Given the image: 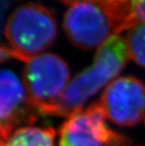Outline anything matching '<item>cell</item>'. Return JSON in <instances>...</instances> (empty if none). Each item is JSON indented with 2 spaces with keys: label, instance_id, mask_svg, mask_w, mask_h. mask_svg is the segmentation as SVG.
I'll list each match as a JSON object with an SVG mask.
<instances>
[{
  "label": "cell",
  "instance_id": "1",
  "mask_svg": "<svg viewBox=\"0 0 145 146\" xmlns=\"http://www.w3.org/2000/svg\"><path fill=\"white\" fill-rule=\"evenodd\" d=\"M128 58L125 40L118 35L110 37L98 49L93 63L69 83L58 105L55 116H71L81 110L89 97L118 76Z\"/></svg>",
  "mask_w": 145,
  "mask_h": 146
},
{
  "label": "cell",
  "instance_id": "2",
  "mask_svg": "<svg viewBox=\"0 0 145 146\" xmlns=\"http://www.w3.org/2000/svg\"><path fill=\"white\" fill-rule=\"evenodd\" d=\"M57 29L56 19L48 9L29 3L11 14L5 27V36L13 58L27 62L53 43Z\"/></svg>",
  "mask_w": 145,
  "mask_h": 146
},
{
  "label": "cell",
  "instance_id": "3",
  "mask_svg": "<svg viewBox=\"0 0 145 146\" xmlns=\"http://www.w3.org/2000/svg\"><path fill=\"white\" fill-rule=\"evenodd\" d=\"M70 70L62 58L51 53L36 56L26 62L24 85L39 113L54 115L66 91Z\"/></svg>",
  "mask_w": 145,
  "mask_h": 146
},
{
  "label": "cell",
  "instance_id": "4",
  "mask_svg": "<svg viewBox=\"0 0 145 146\" xmlns=\"http://www.w3.org/2000/svg\"><path fill=\"white\" fill-rule=\"evenodd\" d=\"M64 30L75 46L89 50L120 33L115 17L106 5L93 0L72 3L64 16Z\"/></svg>",
  "mask_w": 145,
  "mask_h": 146
},
{
  "label": "cell",
  "instance_id": "5",
  "mask_svg": "<svg viewBox=\"0 0 145 146\" xmlns=\"http://www.w3.org/2000/svg\"><path fill=\"white\" fill-rule=\"evenodd\" d=\"M101 106L94 103L69 116L60 131V146H128L130 141L109 128Z\"/></svg>",
  "mask_w": 145,
  "mask_h": 146
},
{
  "label": "cell",
  "instance_id": "6",
  "mask_svg": "<svg viewBox=\"0 0 145 146\" xmlns=\"http://www.w3.org/2000/svg\"><path fill=\"white\" fill-rule=\"evenodd\" d=\"M37 112L19 77L11 70L0 69V146L18 129L36 122Z\"/></svg>",
  "mask_w": 145,
  "mask_h": 146
},
{
  "label": "cell",
  "instance_id": "7",
  "mask_svg": "<svg viewBox=\"0 0 145 146\" xmlns=\"http://www.w3.org/2000/svg\"><path fill=\"white\" fill-rule=\"evenodd\" d=\"M106 117L119 126H133L145 117V85L133 76L114 80L99 101Z\"/></svg>",
  "mask_w": 145,
  "mask_h": 146
},
{
  "label": "cell",
  "instance_id": "8",
  "mask_svg": "<svg viewBox=\"0 0 145 146\" xmlns=\"http://www.w3.org/2000/svg\"><path fill=\"white\" fill-rule=\"evenodd\" d=\"M53 128L26 126L15 131L5 146H55Z\"/></svg>",
  "mask_w": 145,
  "mask_h": 146
},
{
  "label": "cell",
  "instance_id": "9",
  "mask_svg": "<svg viewBox=\"0 0 145 146\" xmlns=\"http://www.w3.org/2000/svg\"><path fill=\"white\" fill-rule=\"evenodd\" d=\"M125 42L129 58L145 68V22H138L128 29Z\"/></svg>",
  "mask_w": 145,
  "mask_h": 146
},
{
  "label": "cell",
  "instance_id": "10",
  "mask_svg": "<svg viewBox=\"0 0 145 146\" xmlns=\"http://www.w3.org/2000/svg\"><path fill=\"white\" fill-rule=\"evenodd\" d=\"M133 17L138 22H145V0H130Z\"/></svg>",
  "mask_w": 145,
  "mask_h": 146
},
{
  "label": "cell",
  "instance_id": "11",
  "mask_svg": "<svg viewBox=\"0 0 145 146\" xmlns=\"http://www.w3.org/2000/svg\"><path fill=\"white\" fill-rule=\"evenodd\" d=\"M11 58H13V53L11 48L0 45V63L4 62Z\"/></svg>",
  "mask_w": 145,
  "mask_h": 146
},
{
  "label": "cell",
  "instance_id": "12",
  "mask_svg": "<svg viewBox=\"0 0 145 146\" xmlns=\"http://www.w3.org/2000/svg\"><path fill=\"white\" fill-rule=\"evenodd\" d=\"M11 0H0V32L2 29V23H3V15L8 8L9 4H10Z\"/></svg>",
  "mask_w": 145,
  "mask_h": 146
}]
</instances>
